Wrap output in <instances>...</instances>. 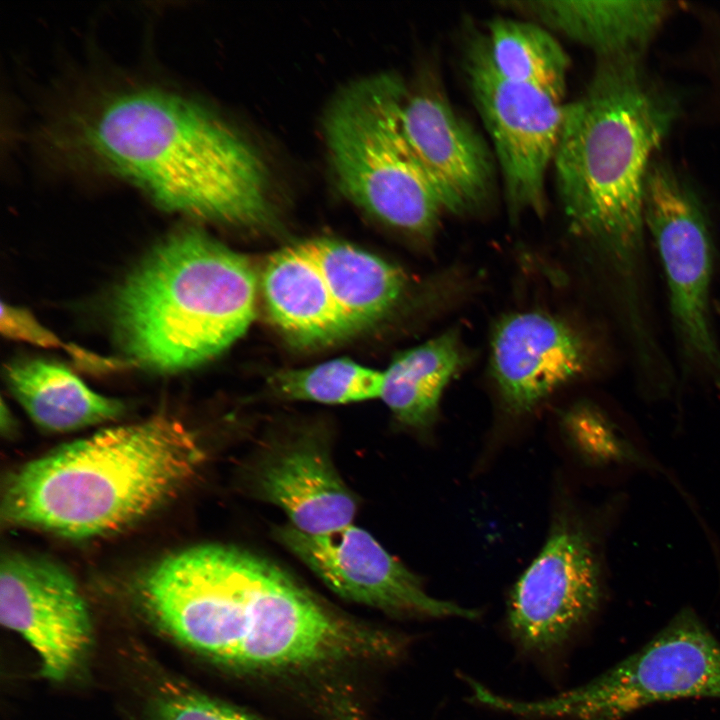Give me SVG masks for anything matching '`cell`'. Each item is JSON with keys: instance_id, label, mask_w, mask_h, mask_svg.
<instances>
[{"instance_id": "8992f818", "label": "cell", "mask_w": 720, "mask_h": 720, "mask_svg": "<svg viewBox=\"0 0 720 720\" xmlns=\"http://www.w3.org/2000/svg\"><path fill=\"white\" fill-rule=\"evenodd\" d=\"M408 93L395 73L356 80L329 105L324 130L342 193L381 222L428 239L445 210L404 133Z\"/></svg>"}, {"instance_id": "6da1fadb", "label": "cell", "mask_w": 720, "mask_h": 720, "mask_svg": "<svg viewBox=\"0 0 720 720\" xmlns=\"http://www.w3.org/2000/svg\"><path fill=\"white\" fill-rule=\"evenodd\" d=\"M137 592L185 647L245 672H285L394 651V638L335 616L283 570L244 549L191 546L162 558Z\"/></svg>"}, {"instance_id": "e0dca14e", "label": "cell", "mask_w": 720, "mask_h": 720, "mask_svg": "<svg viewBox=\"0 0 720 720\" xmlns=\"http://www.w3.org/2000/svg\"><path fill=\"white\" fill-rule=\"evenodd\" d=\"M593 49L599 57L639 53L670 11L664 1L526 0L502 2Z\"/></svg>"}, {"instance_id": "5b68a950", "label": "cell", "mask_w": 720, "mask_h": 720, "mask_svg": "<svg viewBox=\"0 0 720 720\" xmlns=\"http://www.w3.org/2000/svg\"><path fill=\"white\" fill-rule=\"evenodd\" d=\"M255 300L247 258L191 228L162 241L122 282L112 324L130 361L178 372L238 340L255 317Z\"/></svg>"}, {"instance_id": "7402d4cb", "label": "cell", "mask_w": 720, "mask_h": 720, "mask_svg": "<svg viewBox=\"0 0 720 720\" xmlns=\"http://www.w3.org/2000/svg\"><path fill=\"white\" fill-rule=\"evenodd\" d=\"M383 371L349 358H336L301 369H286L270 378L279 397L325 404H346L379 398Z\"/></svg>"}, {"instance_id": "44dd1931", "label": "cell", "mask_w": 720, "mask_h": 720, "mask_svg": "<svg viewBox=\"0 0 720 720\" xmlns=\"http://www.w3.org/2000/svg\"><path fill=\"white\" fill-rule=\"evenodd\" d=\"M485 39L500 75L562 102L569 58L551 33L535 23L498 18L490 23Z\"/></svg>"}, {"instance_id": "7c38bea8", "label": "cell", "mask_w": 720, "mask_h": 720, "mask_svg": "<svg viewBox=\"0 0 720 720\" xmlns=\"http://www.w3.org/2000/svg\"><path fill=\"white\" fill-rule=\"evenodd\" d=\"M275 536L332 591L386 612L432 618L474 619V610L431 597L417 578L368 532L353 524L318 535L292 525Z\"/></svg>"}, {"instance_id": "2e32d148", "label": "cell", "mask_w": 720, "mask_h": 720, "mask_svg": "<svg viewBox=\"0 0 720 720\" xmlns=\"http://www.w3.org/2000/svg\"><path fill=\"white\" fill-rule=\"evenodd\" d=\"M261 287L271 319L295 346L321 347L353 334L319 267L301 243L267 259Z\"/></svg>"}, {"instance_id": "d4e9b609", "label": "cell", "mask_w": 720, "mask_h": 720, "mask_svg": "<svg viewBox=\"0 0 720 720\" xmlns=\"http://www.w3.org/2000/svg\"><path fill=\"white\" fill-rule=\"evenodd\" d=\"M1 331L8 338L25 341L41 347H63L70 353L76 346L62 343L57 336L43 327L30 312L25 309L2 303Z\"/></svg>"}, {"instance_id": "ffe728a7", "label": "cell", "mask_w": 720, "mask_h": 720, "mask_svg": "<svg viewBox=\"0 0 720 720\" xmlns=\"http://www.w3.org/2000/svg\"><path fill=\"white\" fill-rule=\"evenodd\" d=\"M466 361L456 330L397 354L383 371L379 398L403 424L424 427L436 415L442 394Z\"/></svg>"}, {"instance_id": "ba28073f", "label": "cell", "mask_w": 720, "mask_h": 720, "mask_svg": "<svg viewBox=\"0 0 720 720\" xmlns=\"http://www.w3.org/2000/svg\"><path fill=\"white\" fill-rule=\"evenodd\" d=\"M464 64L474 103L495 149L510 214L543 216L545 179L564 105L535 87L500 75L483 37L470 42Z\"/></svg>"}, {"instance_id": "8fae6325", "label": "cell", "mask_w": 720, "mask_h": 720, "mask_svg": "<svg viewBox=\"0 0 720 720\" xmlns=\"http://www.w3.org/2000/svg\"><path fill=\"white\" fill-rule=\"evenodd\" d=\"M0 621L36 651L40 675L51 681L70 676L93 642L88 606L72 575L59 564L34 555H3Z\"/></svg>"}, {"instance_id": "cb8c5ba5", "label": "cell", "mask_w": 720, "mask_h": 720, "mask_svg": "<svg viewBox=\"0 0 720 720\" xmlns=\"http://www.w3.org/2000/svg\"><path fill=\"white\" fill-rule=\"evenodd\" d=\"M154 720H258L254 716L204 694L174 691L153 706Z\"/></svg>"}, {"instance_id": "d6986e66", "label": "cell", "mask_w": 720, "mask_h": 720, "mask_svg": "<svg viewBox=\"0 0 720 720\" xmlns=\"http://www.w3.org/2000/svg\"><path fill=\"white\" fill-rule=\"evenodd\" d=\"M5 377L28 416L47 431L67 432L111 421L125 409L121 401L91 390L54 362L16 361L5 368Z\"/></svg>"}, {"instance_id": "4fadbf2b", "label": "cell", "mask_w": 720, "mask_h": 720, "mask_svg": "<svg viewBox=\"0 0 720 720\" xmlns=\"http://www.w3.org/2000/svg\"><path fill=\"white\" fill-rule=\"evenodd\" d=\"M402 123L444 210L465 215L481 208L493 185L490 152L442 93L434 88L408 93Z\"/></svg>"}, {"instance_id": "3957f363", "label": "cell", "mask_w": 720, "mask_h": 720, "mask_svg": "<svg viewBox=\"0 0 720 720\" xmlns=\"http://www.w3.org/2000/svg\"><path fill=\"white\" fill-rule=\"evenodd\" d=\"M80 138L106 170L163 209L248 228L272 219L258 152L190 99L152 88L119 93L85 121Z\"/></svg>"}, {"instance_id": "277c9868", "label": "cell", "mask_w": 720, "mask_h": 720, "mask_svg": "<svg viewBox=\"0 0 720 720\" xmlns=\"http://www.w3.org/2000/svg\"><path fill=\"white\" fill-rule=\"evenodd\" d=\"M203 456L195 433L171 416L104 428L12 473L1 517L68 539L111 534L175 496Z\"/></svg>"}, {"instance_id": "ac0fdd59", "label": "cell", "mask_w": 720, "mask_h": 720, "mask_svg": "<svg viewBox=\"0 0 720 720\" xmlns=\"http://www.w3.org/2000/svg\"><path fill=\"white\" fill-rule=\"evenodd\" d=\"M301 245L319 267L353 333L375 325L399 303L406 278L394 265L336 239L316 238Z\"/></svg>"}, {"instance_id": "9c48e42d", "label": "cell", "mask_w": 720, "mask_h": 720, "mask_svg": "<svg viewBox=\"0 0 720 720\" xmlns=\"http://www.w3.org/2000/svg\"><path fill=\"white\" fill-rule=\"evenodd\" d=\"M644 219L664 268L680 338L720 382V349L710 322L712 246L706 217L693 189L663 161L654 159L647 174Z\"/></svg>"}, {"instance_id": "9a60e30c", "label": "cell", "mask_w": 720, "mask_h": 720, "mask_svg": "<svg viewBox=\"0 0 720 720\" xmlns=\"http://www.w3.org/2000/svg\"><path fill=\"white\" fill-rule=\"evenodd\" d=\"M257 491L306 534L349 526L356 512L355 500L326 449L312 439L298 440L270 459L258 475Z\"/></svg>"}, {"instance_id": "603a6c76", "label": "cell", "mask_w": 720, "mask_h": 720, "mask_svg": "<svg viewBox=\"0 0 720 720\" xmlns=\"http://www.w3.org/2000/svg\"><path fill=\"white\" fill-rule=\"evenodd\" d=\"M568 419L581 438L587 440L589 451L597 459L638 468L651 466L638 448L623 438L600 411L592 406H578L569 414Z\"/></svg>"}, {"instance_id": "52a82bcc", "label": "cell", "mask_w": 720, "mask_h": 720, "mask_svg": "<svg viewBox=\"0 0 720 720\" xmlns=\"http://www.w3.org/2000/svg\"><path fill=\"white\" fill-rule=\"evenodd\" d=\"M720 698V643L692 608H683L645 646L589 682L523 701L496 693L490 708L553 720H621L647 705Z\"/></svg>"}, {"instance_id": "5bb4252c", "label": "cell", "mask_w": 720, "mask_h": 720, "mask_svg": "<svg viewBox=\"0 0 720 720\" xmlns=\"http://www.w3.org/2000/svg\"><path fill=\"white\" fill-rule=\"evenodd\" d=\"M490 364L504 403L522 413L580 375L587 351L576 331L559 318L539 311L516 312L497 323Z\"/></svg>"}, {"instance_id": "30bf717a", "label": "cell", "mask_w": 720, "mask_h": 720, "mask_svg": "<svg viewBox=\"0 0 720 720\" xmlns=\"http://www.w3.org/2000/svg\"><path fill=\"white\" fill-rule=\"evenodd\" d=\"M601 598L602 573L592 543L581 530L559 526L513 588L510 632L525 651L552 653L591 619Z\"/></svg>"}, {"instance_id": "7a4b0ae2", "label": "cell", "mask_w": 720, "mask_h": 720, "mask_svg": "<svg viewBox=\"0 0 720 720\" xmlns=\"http://www.w3.org/2000/svg\"><path fill=\"white\" fill-rule=\"evenodd\" d=\"M641 54L599 57L584 94L564 105L553 159L570 229L634 284L643 252L645 183L680 105Z\"/></svg>"}]
</instances>
